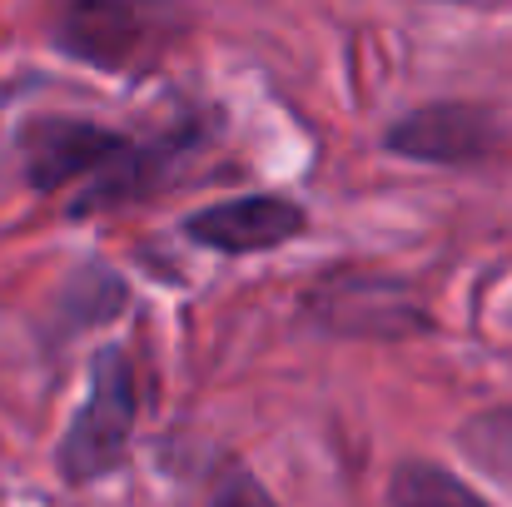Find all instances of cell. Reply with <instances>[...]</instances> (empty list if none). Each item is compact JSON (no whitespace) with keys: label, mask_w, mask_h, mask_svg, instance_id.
<instances>
[{"label":"cell","mask_w":512,"mask_h":507,"mask_svg":"<svg viewBox=\"0 0 512 507\" xmlns=\"http://www.w3.org/2000/svg\"><path fill=\"white\" fill-rule=\"evenodd\" d=\"M194 15L179 0H60L50 45L75 65L140 80L189 35Z\"/></svg>","instance_id":"cell-1"},{"label":"cell","mask_w":512,"mask_h":507,"mask_svg":"<svg viewBox=\"0 0 512 507\" xmlns=\"http://www.w3.org/2000/svg\"><path fill=\"white\" fill-rule=\"evenodd\" d=\"M458 443L493 473H512V408H488L463 423Z\"/></svg>","instance_id":"cell-9"},{"label":"cell","mask_w":512,"mask_h":507,"mask_svg":"<svg viewBox=\"0 0 512 507\" xmlns=\"http://www.w3.org/2000/svg\"><path fill=\"white\" fill-rule=\"evenodd\" d=\"M304 319L339 338H418L433 334V314L418 289L378 269H324L304 289Z\"/></svg>","instance_id":"cell-3"},{"label":"cell","mask_w":512,"mask_h":507,"mask_svg":"<svg viewBox=\"0 0 512 507\" xmlns=\"http://www.w3.org/2000/svg\"><path fill=\"white\" fill-rule=\"evenodd\" d=\"M184 239L214 254H264L284 249L309 229V209L289 194H244V199H219L194 214H184Z\"/></svg>","instance_id":"cell-6"},{"label":"cell","mask_w":512,"mask_h":507,"mask_svg":"<svg viewBox=\"0 0 512 507\" xmlns=\"http://www.w3.org/2000/svg\"><path fill=\"white\" fill-rule=\"evenodd\" d=\"M199 130L194 125H179L170 135H155V140H130V150L85 184V194L70 199V214L75 219H90V214H105V209H125V204H140V199H155L170 174L194 150H199Z\"/></svg>","instance_id":"cell-7"},{"label":"cell","mask_w":512,"mask_h":507,"mask_svg":"<svg viewBox=\"0 0 512 507\" xmlns=\"http://www.w3.org/2000/svg\"><path fill=\"white\" fill-rule=\"evenodd\" d=\"M130 150V135L75 120V115H35L20 125V169L35 194H60L70 184H90Z\"/></svg>","instance_id":"cell-4"},{"label":"cell","mask_w":512,"mask_h":507,"mask_svg":"<svg viewBox=\"0 0 512 507\" xmlns=\"http://www.w3.org/2000/svg\"><path fill=\"white\" fill-rule=\"evenodd\" d=\"M498 5H503V10H512V0H498Z\"/></svg>","instance_id":"cell-11"},{"label":"cell","mask_w":512,"mask_h":507,"mask_svg":"<svg viewBox=\"0 0 512 507\" xmlns=\"http://www.w3.org/2000/svg\"><path fill=\"white\" fill-rule=\"evenodd\" d=\"M214 507H274V503L254 488V478L244 468H229L224 483H219V493H214Z\"/></svg>","instance_id":"cell-10"},{"label":"cell","mask_w":512,"mask_h":507,"mask_svg":"<svg viewBox=\"0 0 512 507\" xmlns=\"http://www.w3.org/2000/svg\"><path fill=\"white\" fill-rule=\"evenodd\" d=\"M503 145V125L493 120V110L483 105H463V100H438L423 110H408L398 125L383 130V150L413 165H448L468 169L493 160Z\"/></svg>","instance_id":"cell-5"},{"label":"cell","mask_w":512,"mask_h":507,"mask_svg":"<svg viewBox=\"0 0 512 507\" xmlns=\"http://www.w3.org/2000/svg\"><path fill=\"white\" fill-rule=\"evenodd\" d=\"M135 418H140V383H135V363L120 343L95 348L90 358V393L80 403V413L70 418L55 468L70 488H90L100 478H110L135 438Z\"/></svg>","instance_id":"cell-2"},{"label":"cell","mask_w":512,"mask_h":507,"mask_svg":"<svg viewBox=\"0 0 512 507\" xmlns=\"http://www.w3.org/2000/svg\"><path fill=\"white\" fill-rule=\"evenodd\" d=\"M388 507H493L483 493H473L458 473L423 463V458H403L388 478Z\"/></svg>","instance_id":"cell-8"}]
</instances>
